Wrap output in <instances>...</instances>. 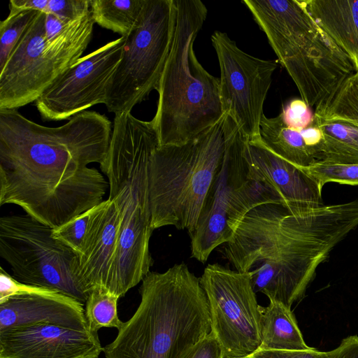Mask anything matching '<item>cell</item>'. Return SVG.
Instances as JSON below:
<instances>
[{
    "mask_svg": "<svg viewBox=\"0 0 358 358\" xmlns=\"http://www.w3.org/2000/svg\"><path fill=\"white\" fill-rule=\"evenodd\" d=\"M83 306L59 292L13 296L0 303V331L41 324L87 330Z\"/></svg>",
    "mask_w": 358,
    "mask_h": 358,
    "instance_id": "cell-18",
    "label": "cell"
},
{
    "mask_svg": "<svg viewBox=\"0 0 358 358\" xmlns=\"http://www.w3.org/2000/svg\"><path fill=\"white\" fill-rule=\"evenodd\" d=\"M182 358H223V350L215 335L211 331Z\"/></svg>",
    "mask_w": 358,
    "mask_h": 358,
    "instance_id": "cell-32",
    "label": "cell"
},
{
    "mask_svg": "<svg viewBox=\"0 0 358 358\" xmlns=\"http://www.w3.org/2000/svg\"><path fill=\"white\" fill-rule=\"evenodd\" d=\"M302 99L325 101L357 71L350 57L320 27L305 0H243Z\"/></svg>",
    "mask_w": 358,
    "mask_h": 358,
    "instance_id": "cell-6",
    "label": "cell"
},
{
    "mask_svg": "<svg viewBox=\"0 0 358 358\" xmlns=\"http://www.w3.org/2000/svg\"><path fill=\"white\" fill-rule=\"evenodd\" d=\"M315 120L338 122L358 128V71L348 77L315 110Z\"/></svg>",
    "mask_w": 358,
    "mask_h": 358,
    "instance_id": "cell-22",
    "label": "cell"
},
{
    "mask_svg": "<svg viewBox=\"0 0 358 358\" xmlns=\"http://www.w3.org/2000/svg\"><path fill=\"white\" fill-rule=\"evenodd\" d=\"M39 11L10 10L8 16L0 23V70Z\"/></svg>",
    "mask_w": 358,
    "mask_h": 358,
    "instance_id": "cell-26",
    "label": "cell"
},
{
    "mask_svg": "<svg viewBox=\"0 0 358 358\" xmlns=\"http://www.w3.org/2000/svg\"><path fill=\"white\" fill-rule=\"evenodd\" d=\"M285 123L299 131L313 125L315 115L302 99H293L282 108L280 113Z\"/></svg>",
    "mask_w": 358,
    "mask_h": 358,
    "instance_id": "cell-29",
    "label": "cell"
},
{
    "mask_svg": "<svg viewBox=\"0 0 358 358\" xmlns=\"http://www.w3.org/2000/svg\"><path fill=\"white\" fill-rule=\"evenodd\" d=\"M247 139L229 116L221 166L208 193L191 238V257L205 263L218 246L230 241L235 230L252 208L282 203L269 185L248 177L245 157Z\"/></svg>",
    "mask_w": 358,
    "mask_h": 358,
    "instance_id": "cell-8",
    "label": "cell"
},
{
    "mask_svg": "<svg viewBox=\"0 0 358 358\" xmlns=\"http://www.w3.org/2000/svg\"><path fill=\"white\" fill-rule=\"evenodd\" d=\"M261 313V345L259 350H307V345L290 308L270 301ZM258 349V350H259Z\"/></svg>",
    "mask_w": 358,
    "mask_h": 358,
    "instance_id": "cell-20",
    "label": "cell"
},
{
    "mask_svg": "<svg viewBox=\"0 0 358 358\" xmlns=\"http://www.w3.org/2000/svg\"><path fill=\"white\" fill-rule=\"evenodd\" d=\"M121 216L114 200L108 199L91 209L88 230L80 255L78 277L89 295L103 287L120 297L117 248Z\"/></svg>",
    "mask_w": 358,
    "mask_h": 358,
    "instance_id": "cell-15",
    "label": "cell"
},
{
    "mask_svg": "<svg viewBox=\"0 0 358 358\" xmlns=\"http://www.w3.org/2000/svg\"><path fill=\"white\" fill-rule=\"evenodd\" d=\"M91 210L86 211L62 225L52 229L53 238L81 254L89 227Z\"/></svg>",
    "mask_w": 358,
    "mask_h": 358,
    "instance_id": "cell-28",
    "label": "cell"
},
{
    "mask_svg": "<svg viewBox=\"0 0 358 358\" xmlns=\"http://www.w3.org/2000/svg\"><path fill=\"white\" fill-rule=\"evenodd\" d=\"M208 298L211 331L223 358L248 357L261 345V313L250 272L208 264L200 277Z\"/></svg>",
    "mask_w": 358,
    "mask_h": 358,
    "instance_id": "cell-11",
    "label": "cell"
},
{
    "mask_svg": "<svg viewBox=\"0 0 358 358\" xmlns=\"http://www.w3.org/2000/svg\"><path fill=\"white\" fill-rule=\"evenodd\" d=\"M229 116L182 145L158 146L149 164L151 227L196 229L208 193L222 164Z\"/></svg>",
    "mask_w": 358,
    "mask_h": 358,
    "instance_id": "cell-7",
    "label": "cell"
},
{
    "mask_svg": "<svg viewBox=\"0 0 358 358\" xmlns=\"http://www.w3.org/2000/svg\"><path fill=\"white\" fill-rule=\"evenodd\" d=\"M240 358H251V357L250 356H248V357H240Z\"/></svg>",
    "mask_w": 358,
    "mask_h": 358,
    "instance_id": "cell-37",
    "label": "cell"
},
{
    "mask_svg": "<svg viewBox=\"0 0 358 358\" xmlns=\"http://www.w3.org/2000/svg\"><path fill=\"white\" fill-rule=\"evenodd\" d=\"M49 0H10L9 9L15 10H34L46 13Z\"/></svg>",
    "mask_w": 358,
    "mask_h": 358,
    "instance_id": "cell-36",
    "label": "cell"
},
{
    "mask_svg": "<svg viewBox=\"0 0 358 358\" xmlns=\"http://www.w3.org/2000/svg\"><path fill=\"white\" fill-rule=\"evenodd\" d=\"M174 36L156 90L158 102L151 120L159 146L182 145L224 116L220 80L197 59L194 43L208 10L201 0H175Z\"/></svg>",
    "mask_w": 358,
    "mask_h": 358,
    "instance_id": "cell-5",
    "label": "cell"
},
{
    "mask_svg": "<svg viewBox=\"0 0 358 358\" xmlns=\"http://www.w3.org/2000/svg\"><path fill=\"white\" fill-rule=\"evenodd\" d=\"M158 146L151 121L131 113L115 117L107 156L100 168L108 178V199L115 201L121 216L117 272L122 296L143 280L153 264L149 250L154 229L148 171L151 155Z\"/></svg>",
    "mask_w": 358,
    "mask_h": 358,
    "instance_id": "cell-4",
    "label": "cell"
},
{
    "mask_svg": "<svg viewBox=\"0 0 358 358\" xmlns=\"http://www.w3.org/2000/svg\"><path fill=\"white\" fill-rule=\"evenodd\" d=\"M146 0H90L94 23L126 36L136 23Z\"/></svg>",
    "mask_w": 358,
    "mask_h": 358,
    "instance_id": "cell-24",
    "label": "cell"
},
{
    "mask_svg": "<svg viewBox=\"0 0 358 358\" xmlns=\"http://www.w3.org/2000/svg\"><path fill=\"white\" fill-rule=\"evenodd\" d=\"M58 292L52 289L21 282L0 268V303L13 296L23 294H43Z\"/></svg>",
    "mask_w": 358,
    "mask_h": 358,
    "instance_id": "cell-30",
    "label": "cell"
},
{
    "mask_svg": "<svg viewBox=\"0 0 358 358\" xmlns=\"http://www.w3.org/2000/svg\"><path fill=\"white\" fill-rule=\"evenodd\" d=\"M322 189L328 182L358 185V163L319 161L306 167H298Z\"/></svg>",
    "mask_w": 358,
    "mask_h": 358,
    "instance_id": "cell-27",
    "label": "cell"
},
{
    "mask_svg": "<svg viewBox=\"0 0 358 358\" xmlns=\"http://www.w3.org/2000/svg\"><path fill=\"white\" fill-rule=\"evenodd\" d=\"M305 3L312 17L358 71V0H305Z\"/></svg>",
    "mask_w": 358,
    "mask_h": 358,
    "instance_id": "cell-19",
    "label": "cell"
},
{
    "mask_svg": "<svg viewBox=\"0 0 358 358\" xmlns=\"http://www.w3.org/2000/svg\"><path fill=\"white\" fill-rule=\"evenodd\" d=\"M120 296L103 287L94 288L85 302V314L90 330L97 331L102 327L120 329L123 324L117 312Z\"/></svg>",
    "mask_w": 358,
    "mask_h": 358,
    "instance_id": "cell-25",
    "label": "cell"
},
{
    "mask_svg": "<svg viewBox=\"0 0 358 358\" xmlns=\"http://www.w3.org/2000/svg\"><path fill=\"white\" fill-rule=\"evenodd\" d=\"M52 228L27 215L0 218V256L17 280L57 291L84 305L78 255L53 238Z\"/></svg>",
    "mask_w": 358,
    "mask_h": 358,
    "instance_id": "cell-10",
    "label": "cell"
},
{
    "mask_svg": "<svg viewBox=\"0 0 358 358\" xmlns=\"http://www.w3.org/2000/svg\"><path fill=\"white\" fill-rule=\"evenodd\" d=\"M45 17L38 12L0 70V109L17 110L35 102L79 59L62 43L45 41Z\"/></svg>",
    "mask_w": 358,
    "mask_h": 358,
    "instance_id": "cell-13",
    "label": "cell"
},
{
    "mask_svg": "<svg viewBox=\"0 0 358 358\" xmlns=\"http://www.w3.org/2000/svg\"><path fill=\"white\" fill-rule=\"evenodd\" d=\"M98 332L41 324L0 331V358H98Z\"/></svg>",
    "mask_w": 358,
    "mask_h": 358,
    "instance_id": "cell-16",
    "label": "cell"
},
{
    "mask_svg": "<svg viewBox=\"0 0 358 358\" xmlns=\"http://www.w3.org/2000/svg\"><path fill=\"white\" fill-rule=\"evenodd\" d=\"M259 135L261 142L266 148L297 167L308 166L316 162L301 132L289 127L280 114L274 117L264 115Z\"/></svg>",
    "mask_w": 358,
    "mask_h": 358,
    "instance_id": "cell-21",
    "label": "cell"
},
{
    "mask_svg": "<svg viewBox=\"0 0 358 358\" xmlns=\"http://www.w3.org/2000/svg\"><path fill=\"white\" fill-rule=\"evenodd\" d=\"M251 358H327V352L316 350L314 348L307 350H257L249 355Z\"/></svg>",
    "mask_w": 358,
    "mask_h": 358,
    "instance_id": "cell-33",
    "label": "cell"
},
{
    "mask_svg": "<svg viewBox=\"0 0 358 358\" xmlns=\"http://www.w3.org/2000/svg\"><path fill=\"white\" fill-rule=\"evenodd\" d=\"M323 139L317 162L358 163V128L338 122L314 121Z\"/></svg>",
    "mask_w": 358,
    "mask_h": 358,
    "instance_id": "cell-23",
    "label": "cell"
},
{
    "mask_svg": "<svg viewBox=\"0 0 358 358\" xmlns=\"http://www.w3.org/2000/svg\"><path fill=\"white\" fill-rule=\"evenodd\" d=\"M88 152L55 127L0 129V205L57 228L103 201L108 182Z\"/></svg>",
    "mask_w": 358,
    "mask_h": 358,
    "instance_id": "cell-2",
    "label": "cell"
},
{
    "mask_svg": "<svg viewBox=\"0 0 358 358\" xmlns=\"http://www.w3.org/2000/svg\"><path fill=\"white\" fill-rule=\"evenodd\" d=\"M90 11V0H49L45 13L66 22L76 20Z\"/></svg>",
    "mask_w": 358,
    "mask_h": 358,
    "instance_id": "cell-31",
    "label": "cell"
},
{
    "mask_svg": "<svg viewBox=\"0 0 358 358\" xmlns=\"http://www.w3.org/2000/svg\"><path fill=\"white\" fill-rule=\"evenodd\" d=\"M358 227V199L317 208L267 203L250 210L221 252L250 272L255 293L290 308L303 297L316 269Z\"/></svg>",
    "mask_w": 358,
    "mask_h": 358,
    "instance_id": "cell-1",
    "label": "cell"
},
{
    "mask_svg": "<svg viewBox=\"0 0 358 358\" xmlns=\"http://www.w3.org/2000/svg\"><path fill=\"white\" fill-rule=\"evenodd\" d=\"M327 352V358H358V336L343 339L336 348Z\"/></svg>",
    "mask_w": 358,
    "mask_h": 358,
    "instance_id": "cell-34",
    "label": "cell"
},
{
    "mask_svg": "<svg viewBox=\"0 0 358 358\" xmlns=\"http://www.w3.org/2000/svg\"><path fill=\"white\" fill-rule=\"evenodd\" d=\"M175 0H146L125 36L122 57L107 86L105 105L115 115L131 112L155 90L171 50Z\"/></svg>",
    "mask_w": 358,
    "mask_h": 358,
    "instance_id": "cell-9",
    "label": "cell"
},
{
    "mask_svg": "<svg viewBox=\"0 0 358 358\" xmlns=\"http://www.w3.org/2000/svg\"><path fill=\"white\" fill-rule=\"evenodd\" d=\"M245 157L249 178L274 189L284 205L303 208L323 205L322 189L315 180L270 150L260 140L247 141Z\"/></svg>",
    "mask_w": 358,
    "mask_h": 358,
    "instance_id": "cell-17",
    "label": "cell"
},
{
    "mask_svg": "<svg viewBox=\"0 0 358 358\" xmlns=\"http://www.w3.org/2000/svg\"><path fill=\"white\" fill-rule=\"evenodd\" d=\"M140 303L115 338L103 347L105 358H182L211 332L208 298L184 263L141 281Z\"/></svg>",
    "mask_w": 358,
    "mask_h": 358,
    "instance_id": "cell-3",
    "label": "cell"
},
{
    "mask_svg": "<svg viewBox=\"0 0 358 358\" xmlns=\"http://www.w3.org/2000/svg\"><path fill=\"white\" fill-rule=\"evenodd\" d=\"M125 36L83 56L59 76L34 102L44 121L69 120L105 103L108 82L120 62Z\"/></svg>",
    "mask_w": 358,
    "mask_h": 358,
    "instance_id": "cell-14",
    "label": "cell"
},
{
    "mask_svg": "<svg viewBox=\"0 0 358 358\" xmlns=\"http://www.w3.org/2000/svg\"><path fill=\"white\" fill-rule=\"evenodd\" d=\"M300 132L310 154L317 162V155L323 139L322 130L317 125L313 124Z\"/></svg>",
    "mask_w": 358,
    "mask_h": 358,
    "instance_id": "cell-35",
    "label": "cell"
},
{
    "mask_svg": "<svg viewBox=\"0 0 358 358\" xmlns=\"http://www.w3.org/2000/svg\"><path fill=\"white\" fill-rule=\"evenodd\" d=\"M220 71V96L229 116L248 141L260 140L263 106L277 69V60L262 59L240 49L227 34L211 35Z\"/></svg>",
    "mask_w": 358,
    "mask_h": 358,
    "instance_id": "cell-12",
    "label": "cell"
}]
</instances>
